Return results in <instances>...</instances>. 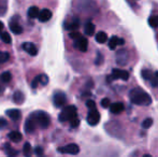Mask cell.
Returning <instances> with one entry per match:
<instances>
[{
    "label": "cell",
    "mask_w": 158,
    "mask_h": 157,
    "mask_svg": "<svg viewBox=\"0 0 158 157\" xmlns=\"http://www.w3.org/2000/svg\"><path fill=\"white\" fill-rule=\"evenodd\" d=\"M129 99L133 105H148L152 103V98L142 88H133L129 93Z\"/></svg>",
    "instance_id": "cell-1"
},
{
    "label": "cell",
    "mask_w": 158,
    "mask_h": 157,
    "mask_svg": "<svg viewBox=\"0 0 158 157\" xmlns=\"http://www.w3.org/2000/svg\"><path fill=\"white\" fill-rule=\"evenodd\" d=\"M77 110L75 105H68V107H64L63 109V111L60 112L58 116V119L60 122H67L69 121L70 122L71 119L77 118Z\"/></svg>",
    "instance_id": "cell-2"
},
{
    "label": "cell",
    "mask_w": 158,
    "mask_h": 157,
    "mask_svg": "<svg viewBox=\"0 0 158 157\" xmlns=\"http://www.w3.org/2000/svg\"><path fill=\"white\" fill-rule=\"evenodd\" d=\"M33 118H35L37 121L38 125L42 128V129H45L50 126V123H51V118L48 116V114L44 111H37L35 113H32Z\"/></svg>",
    "instance_id": "cell-3"
},
{
    "label": "cell",
    "mask_w": 158,
    "mask_h": 157,
    "mask_svg": "<svg viewBox=\"0 0 158 157\" xmlns=\"http://www.w3.org/2000/svg\"><path fill=\"white\" fill-rule=\"evenodd\" d=\"M58 152L63 154H70V155H77L80 152V147L79 145L74 144V143H71L68 144L64 147H58Z\"/></svg>",
    "instance_id": "cell-4"
},
{
    "label": "cell",
    "mask_w": 158,
    "mask_h": 157,
    "mask_svg": "<svg viewBox=\"0 0 158 157\" xmlns=\"http://www.w3.org/2000/svg\"><path fill=\"white\" fill-rule=\"evenodd\" d=\"M129 60V53L127 50H119L116 53V63L119 66H126Z\"/></svg>",
    "instance_id": "cell-5"
},
{
    "label": "cell",
    "mask_w": 158,
    "mask_h": 157,
    "mask_svg": "<svg viewBox=\"0 0 158 157\" xmlns=\"http://www.w3.org/2000/svg\"><path fill=\"white\" fill-rule=\"evenodd\" d=\"M100 121V113L98 112L97 109L94 110H89L87 115V123L90 126H96Z\"/></svg>",
    "instance_id": "cell-6"
},
{
    "label": "cell",
    "mask_w": 158,
    "mask_h": 157,
    "mask_svg": "<svg viewBox=\"0 0 158 157\" xmlns=\"http://www.w3.org/2000/svg\"><path fill=\"white\" fill-rule=\"evenodd\" d=\"M37 125H38L37 121H35V118H33V115L31 114V115L26 119V122H25V131H26V134H31V132L35 131V128H37Z\"/></svg>",
    "instance_id": "cell-7"
},
{
    "label": "cell",
    "mask_w": 158,
    "mask_h": 157,
    "mask_svg": "<svg viewBox=\"0 0 158 157\" xmlns=\"http://www.w3.org/2000/svg\"><path fill=\"white\" fill-rule=\"evenodd\" d=\"M53 100H54V105H56L57 108H61V107H64V105H66L67 97L63 92H57L56 94L54 95V99H53Z\"/></svg>",
    "instance_id": "cell-8"
},
{
    "label": "cell",
    "mask_w": 158,
    "mask_h": 157,
    "mask_svg": "<svg viewBox=\"0 0 158 157\" xmlns=\"http://www.w3.org/2000/svg\"><path fill=\"white\" fill-rule=\"evenodd\" d=\"M113 79H122L123 81H127L129 79V72H127L126 70H122V69H113L112 70V74Z\"/></svg>",
    "instance_id": "cell-9"
},
{
    "label": "cell",
    "mask_w": 158,
    "mask_h": 157,
    "mask_svg": "<svg viewBox=\"0 0 158 157\" xmlns=\"http://www.w3.org/2000/svg\"><path fill=\"white\" fill-rule=\"evenodd\" d=\"M74 46L79 51H81V52H86L88 48V40L86 38H84V37H81L80 39L75 40Z\"/></svg>",
    "instance_id": "cell-10"
},
{
    "label": "cell",
    "mask_w": 158,
    "mask_h": 157,
    "mask_svg": "<svg viewBox=\"0 0 158 157\" xmlns=\"http://www.w3.org/2000/svg\"><path fill=\"white\" fill-rule=\"evenodd\" d=\"M23 48H24V51H26V52L29 55H31V56H37L38 48L35 44L31 43V42H25V43L23 44Z\"/></svg>",
    "instance_id": "cell-11"
},
{
    "label": "cell",
    "mask_w": 158,
    "mask_h": 157,
    "mask_svg": "<svg viewBox=\"0 0 158 157\" xmlns=\"http://www.w3.org/2000/svg\"><path fill=\"white\" fill-rule=\"evenodd\" d=\"M38 19H39V21L41 23H46V22L52 19V12L48 9H43V10L40 11V15Z\"/></svg>",
    "instance_id": "cell-12"
},
{
    "label": "cell",
    "mask_w": 158,
    "mask_h": 157,
    "mask_svg": "<svg viewBox=\"0 0 158 157\" xmlns=\"http://www.w3.org/2000/svg\"><path fill=\"white\" fill-rule=\"evenodd\" d=\"M125 107H124L123 102H114L110 105V111L114 114H119L124 111Z\"/></svg>",
    "instance_id": "cell-13"
},
{
    "label": "cell",
    "mask_w": 158,
    "mask_h": 157,
    "mask_svg": "<svg viewBox=\"0 0 158 157\" xmlns=\"http://www.w3.org/2000/svg\"><path fill=\"white\" fill-rule=\"evenodd\" d=\"M6 114L9 116L12 121H19L21 118L22 114H21V111L17 109H11V110H6Z\"/></svg>",
    "instance_id": "cell-14"
},
{
    "label": "cell",
    "mask_w": 158,
    "mask_h": 157,
    "mask_svg": "<svg viewBox=\"0 0 158 157\" xmlns=\"http://www.w3.org/2000/svg\"><path fill=\"white\" fill-rule=\"evenodd\" d=\"M25 100V96L21 90H16V92L13 94V101L17 105H22Z\"/></svg>",
    "instance_id": "cell-15"
},
{
    "label": "cell",
    "mask_w": 158,
    "mask_h": 157,
    "mask_svg": "<svg viewBox=\"0 0 158 157\" xmlns=\"http://www.w3.org/2000/svg\"><path fill=\"white\" fill-rule=\"evenodd\" d=\"M79 27H80V21L77 19H73L71 23H67L64 25V28L67 30H71V31H74V30L79 29Z\"/></svg>",
    "instance_id": "cell-16"
},
{
    "label": "cell",
    "mask_w": 158,
    "mask_h": 157,
    "mask_svg": "<svg viewBox=\"0 0 158 157\" xmlns=\"http://www.w3.org/2000/svg\"><path fill=\"white\" fill-rule=\"evenodd\" d=\"M40 15V10L38 6H30L28 9V17L29 19H38Z\"/></svg>",
    "instance_id": "cell-17"
},
{
    "label": "cell",
    "mask_w": 158,
    "mask_h": 157,
    "mask_svg": "<svg viewBox=\"0 0 158 157\" xmlns=\"http://www.w3.org/2000/svg\"><path fill=\"white\" fill-rule=\"evenodd\" d=\"M8 137L11 141H13V142H19V141H22V139H23L22 134L19 131H11L10 134H8Z\"/></svg>",
    "instance_id": "cell-18"
},
{
    "label": "cell",
    "mask_w": 158,
    "mask_h": 157,
    "mask_svg": "<svg viewBox=\"0 0 158 157\" xmlns=\"http://www.w3.org/2000/svg\"><path fill=\"white\" fill-rule=\"evenodd\" d=\"M95 39H96V41H97L98 43L103 44V43H106V42L108 41V35H106L104 31H99L97 35H96Z\"/></svg>",
    "instance_id": "cell-19"
},
{
    "label": "cell",
    "mask_w": 158,
    "mask_h": 157,
    "mask_svg": "<svg viewBox=\"0 0 158 157\" xmlns=\"http://www.w3.org/2000/svg\"><path fill=\"white\" fill-rule=\"evenodd\" d=\"M10 29L15 35H21L23 32V27L21 25H19L17 23H13V22L10 23Z\"/></svg>",
    "instance_id": "cell-20"
},
{
    "label": "cell",
    "mask_w": 158,
    "mask_h": 157,
    "mask_svg": "<svg viewBox=\"0 0 158 157\" xmlns=\"http://www.w3.org/2000/svg\"><path fill=\"white\" fill-rule=\"evenodd\" d=\"M95 25L92 23V22H88L87 24L85 25V28H84V31H85V35H87V36H93V35L95 34Z\"/></svg>",
    "instance_id": "cell-21"
},
{
    "label": "cell",
    "mask_w": 158,
    "mask_h": 157,
    "mask_svg": "<svg viewBox=\"0 0 158 157\" xmlns=\"http://www.w3.org/2000/svg\"><path fill=\"white\" fill-rule=\"evenodd\" d=\"M23 153H24V156H25V157H30V156H31L32 147H31V145H30L29 142H25V143H24Z\"/></svg>",
    "instance_id": "cell-22"
},
{
    "label": "cell",
    "mask_w": 158,
    "mask_h": 157,
    "mask_svg": "<svg viewBox=\"0 0 158 157\" xmlns=\"http://www.w3.org/2000/svg\"><path fill=\"white\" fill-rule=\"evenodd\" d=\"M118 37L116 36H113L112 38L109 40V48L110 50H115V48H116L117 45H118Z\"/></svg>",
    "instance_id": "cell-23"
},
{
    "label": "cell",
    "mask_w": 158,
    "mask_h": 157,
    "mask_svg": "<svg viewBox=\"0 0 158 157\" xmlns=\"http://www.w3.org/2000/svg\"><path fill=\"white\" fill-rule=\"evenodd\" d=\"M6 152L8 154V157H16L19 155V152L15 151L14 149H12L10 144H6Z\"/></svg>",
    "instance_id": "cell-24"
},
{
    "label": "cell",
    "mask_w": 158,
    "mask_h": 157,
    "mask_svg": "<svg viewBox=\"0 0 158 157\" xmlns=\"http://www.w3.org/2000/svg\"><path fill=\"white\" fill-rule=\"evenodd\" d=\"M153 74H154V72L151 71V70H148V69H143L141 72L142 78H143L144 80H146V81H150V80L152 79Z\"/></svg>",
    "instance_id": "cell-25"
},
{
    "label": "cell",
    "mask_w": 158,
    "mask_h": 157,
    "mask_svg": "<svg viewBox=\"0 0 158 157\" xmlns=\"http://www.w3.org/2000/svg\"><path fill=\"white\" fill-rule=\"evenodd\" d=\"M0 79H1V81L4 82V83H10V81L12 80V74L9 71H4L3 73L0 76Z\"/></svg>",
    "instance_id": "cell-26"
},
{
    "label": "cell",
    "mask_w": 158,
    "mask_h": 157,
    "mask_svg": "<svg viewBox=\"0 0 158 157\" xmlns=\"http://www.w3.org/2000/svg\"><path fill=\"white\" fill-rule=\"evenodd\" d=\"M0 39H1L2 41H3L4 43H6V44H10L11 42H12L11 36L6 31H3V32H1V34H0Z\"/></svg>",
    "instance_id": "cell-27"
},
{
    "label": "cell",
    "mask_w": 158,
    "mask_h": 157,
    "mask_svg": "<svg viewBox=\"0 0 158 157\" xmlns=\"http://www.w3.org/2000/svg\"><path fill=\"white\" fill-rule=\"evenodd\" d=\"M148 24H150L151 27L157 28L158 27V15H154V16H151L148 19Z\"/></svg>",
    "instance_id": "cell-28"
},
{
    "label": "cell",
    "mask_w": 158,
    "mask_h": 157,
    "mask_svg": "<svg viewBox=\"0 0 158 157\" xmlns=\"http://www.w3.org/2000/svg\"><path fill=\"white\" fill-rule=\"evenodd\" d=\"M150 83L152 84L153 87H157V86H158V71L154 72L152 79L150 80Z\"/></svg>",
    "instance_id": "cell-29"
},
{
    "label": "cell",
    "mask_w": 158,
    "mask_h": 157,
    "mask_svg": "<svg viewBox=\"0 0 158 157\" xmlns=\"http://www.w3.org/2000/svg\"><path fill=\"white\" fill-rule=\"evenodd\" d=\"M10 58V54L6 52H0V64H3L9 60Z\"/></svg>",
    "instance_id": "cell-30"
},
{
    "label": "cell",
    "mask_w": 158,
    "mask_h": 157,
    "mask_svg": "<svg viewBox=\"0 0 158 157\" xmlns=\"http://www.w3.org/2000/svg\"><path fill=\"white\" fill-rule=\"evenodd\" d=\"M152 125H153V119L152 118H146L145 121L142 123V127H143L144 129H148Z\"/></svg>",
    "instance_id": "cell-31"
},
{
    "label": "cell",
    "mask_w": 158,
    "mask_h": 157,
    "mask_svg": "<svg viewBox=\"0 0 158 157\" xmlns=\"http://www.w3.org/2000/svg\"><path fill=\"white\" fill-rule=\"evenodd\" d=\"M69 37H70L71 39H73V40H77V39L81 38L82 35L80 34L79 31H77V30H74V31H71L70 34H69Z\"/></svg>",
    "instance_id": "cell-32"
},
{
    "label": "cell",
    "mask_w": 158,
    "mask_h": 157,
    "mask_svg": "<svg viewBox=\"0 0 158 157\" xmlns=\"http://www.w3.org/2000/svg\"><path fill=\"white\" fill-rule=\"evenodd\" d=\"M111 102H110V99L109 98H103L101 100V107L102 108H110Z\"/></svg>",
    "instance_id": "cell-33"
},
{
    "label": "cell",
    "mask_w": 158,
    "mask_h": 157,
    "mask_svg": "<svg viewBox=\"0 0 158 157\" xmlns=\"http://www.w3.org/2000/svg\"><path fill=\"white\" fill-rule=\"evenodd\" d=\"M70 125H71V127H72V128H77V126L80 125V119L77 118L71 119V121H70Z\"/></svg>",
    "instance_id": "cell-34"
},
{
    "label": "cell",
    "mask_w": 158,
    "mask_h": 157,
    "mask_svg": "<svg viewBox=\"0 0 158 157\" xmlns=\"http://www.w3.org/2000/svg\"><path fill=\"white\" fill-rule=\"evenodd\" d=\"M86 107L89 110H94L96 109V103L94 100H87L86 101Z\"/></svg>",
    "instance_id": "cell-35"
},
{
    "label": "cell",
    "mask_w": 158,
    "mask_h": 157,
    "mask_svg": "<svg viewBox=\"0 0 158 157\" xmlns=\"http://www.w3.org/2000/svg\"><path fill=\"white\" fill-rule=\"evenodd\" d=\"M48 82V78L45 74H41V76H40V83H41L42 85H46Z\"/></svg>",
    "instance_id": "cell-36"
},
{
    "label": "cell",
    "mask_w": 158,
    "mask_h": 157,
    "mask_svg": "<svg viewBox=\"0 0 158 157\" xmlns=\"http://www.w3.org/2000/svg\"><path fill=\"white\" fill-rule=\"evenodd\" d=\"M39 83H40V76H35V78L32 80L31 87L32 88H37L38 87V84H39Z\"/></svg>",
    "instance_id": "cell-37"
},
{
    "label": "cell",
    "mask_w": 158,
    "mask_h": 157,
    "mask_svg": "<svg viewBox=\"0 0 158 157\" xmlns=\"http://www.w3.org/2000/svg\"><path fill=\"white\" fill-rule=\"evenodd\" d=\"M8 126V122H6V118H0V129H3Z\"/></svg>",
    "instance_id": "cell-38"
},
{
    "label": "cell",
    "mask_w": 158,
    "mask_h": 157,
    "mask_svg": "<svg viewBox=\"0 0 158 157\" xmlns=\"http://www.w3.org/2000/svg\"><path fill=\"white\" fill-rule=\"evenodd\" d=\"M102 61H103V57L100 53H98V56H97V59H96V65H101Z\"/></svg>",
    "instance_id": "cell-39"
},
{
    "label": "cell",
    "mask_w": 158,
    "mask_h": 157,
    "mask_svg": "<svg viewBox=\"0 0 158 157\" xmlns=\"http://www.w3.org/2000/svg\"><path fill=\"white\" fill-rule=\"evenodd\" d=\"M35 153L37 154L38 156H41L42 154H43V150H42V147H37L35 149Z\"/></svg>",
    "instance_id": "cell-40"
},
{
    "label": "cell",
    "mask_w": 158,
    "mask_h": 157,
    "mask_svg": "<svg viewBox=\"0 0 158 157\" xmlns=\"http://www.w3.org/2000/svg\"><path fill=\"white\" fill-rule=\"evenodd\" d=\"M124 44H125V40L119 38L118 39V45H124Z\"/></svg>",
    "instance_id": "cell-41"
},
{
    "label": "cell",
    "mask_w": 158,
    "mask_h": 157,
    "mask_svg": "<svg viewBox=\"0 0 158 157\" xmlns=\"http://www.w3.org/2000/svg\"><path fill=\"white\" fill-rule=\"evenodd\" d=\"M3 27H4L3 23H2V22L0 21V34H1V32H2V29H3Z\"/></svg>",
    "instance_id": "cell-42"
},
{
    "label": "cell",
    "mask_w": 158,
    "mask_h": 157,
    "mask_svg": "<svg viewBox=\"0 0 158 157\" xmlns=\"http://www.w3.org/2000/svg\"><path fill=\"white\" fill-rule=\"evenodd\" d=\"M143 157H152V156H151V155H148V154H146V155H144Z\"/></svg>",
    "instance_id": "cell-43"
}]
</instances>
